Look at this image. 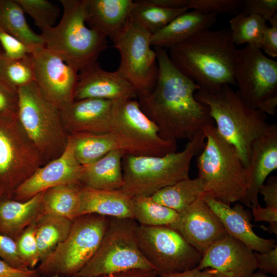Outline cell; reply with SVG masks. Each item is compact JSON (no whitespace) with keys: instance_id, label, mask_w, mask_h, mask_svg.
I'll return each mask as SVG.
<instances>
[{"instance_id":"cell-1","label":"cell","mask_w":277,"mask_h":277,"mask_svg":"<svg viewBox=\"0 0 277 277\" xmlns=\"http://www.w3.org/2000/svg\"><path fill=\"white\" fill-rule=\"evenodd\" d=\"M154 50L157 80L152 90L137 95L140 108L156 125L162 138L191 141L214 122L208 107L194 96L200 88L176 68L166 49Z\"/></svg>"},{"instance_id":"cell-2","label":"cell","mask_w":277,"mask_h":277,"mask_svg":"<svg viewBox=\"0 0 277 277\" xmlns=\"http://www.w3.org/2000/svg\"><path fill=\"white\" fill-rule=\"evenodd\" d=\"M230 31H202L168 48L176 68L202 90L213 93L225 85L236 86L233 71L238 49Z\"/></svg>"},{"instance_id":"cell-3","label":"cell","mask_w":277,"mask_h":277,"mask_svg":"<svg viewBox=\"0 0 277 277\" xmlns=\"http://www.w3.org/2000/svg\"><path fill=\"white\" fill-rule=\"evenodd\" d=\"M194 96L208 107L217 132L235 148L247 167L253 142L270 128L267 114L249 106L228 85L213 93L198 90Z\"/></svg>"},{"instance_id":"cell-4","label":"cell","mask_w":277,"mask_h":277,"mask_svg":"<svg viewBox=\"0 0 277 277\" xmlns=\"http://www.w3.org/2000/svg\"><path fill=\"white\" fill-rule=\"evenodd\" d=\"M203 131L205 144L196 162L198 177L205 185L204 195L228 205L241 203L248 185L247 167L215 125L207 126Z\"/></svg>"},{"instance_id":"cell-5","label":"cell","mask_w":277,"mask_h":277,"mask_svg":"<svg viewBox=\"0 0 277 277\" xmlns=\"http://www.w3.org/2000/svg\"><path fill=\"white\" fill-rule=\"evenodd\" d=\"M63 13L55 26L41 31L44 45L82 72L97 62L107 48V37L86 23V0H61Z\"/></svg>"},{"instance_id":"cell-6","label":"cell","mask_w":277,"mask_h":277,"mask_svg":"<svg viewBox=\"0 0 277 277\" xmlns=\"http://www.w3.org/2000/svg\"><path fill=\"white\" fill-rule=\"evenodd\" d=\"M205 136L202 131L184 149L162 156H134L122 159L124 185L120 189L131 196H151L160 190L189 178L191 162L203 149Z\"/></svg>"},{"instance_id":"cell-7","label":"cell","mask_w":277,"mask_h":277,"mask_svg":"<svg viewBox=\"0 0 277 277\" xmlns=\"http://www.w3.org/2000/svg\"><path fill=\"white\" fill-rule=\"evenodd\" d=\"M17 93L18 120L46 164L61 156L68 144L60 109L43 96L35 82Z\"/></svg>"},{"instance_id":"cell-8","label":"cell","mask_w":277,"mask_h":277,"mask_svg":"<svg viewBox=\"0 0 277 277\" xmlns=\"http://www.w3.org/2000/svg\"><path fill=\"white\" fill-rule=\"evenodd\" d=\"M138 225L132 219L109 217L97 251L77 275L97 277L131 270L155 271L138 247Z\"/></svg>"},{"instance_id":"cell-9","label":"cell","mask_w":277,"mask_h":277,"mask_svg":"<svg viewBox=\"0 0 277 277\" xmlns=\"http://www.w3.org/2000/svg\"><path fill=\"white\" fill-rule=\"evenodd\" d=\"M109 221V217L96 214L81 215L74 220L66 238L39 263L38 274L77 275L97 251Z\"/></svg>"},{"instance_id":"cell-10","label":"cell","mask_w":277,"mask_h":277,"mask_svg":"<svg viewBox=\"0 0 277 277\" xmlns=\"http://www.w3.org/2000/svg\"><path fill=\"white\" fill-rule=\"evenodd\" d=\"M110 133L124 154L162 156L177 151V141L162 138L156 125L134 99L113 101Z\"/></svg>"},{"instance_id":"cell-11","label":"cell","mask_w":277,"mask_h":277,"mask_svg":"<svg viewBox=\"0 0 277 277\" xmlns=\"http://www.w3.org/2000/svg\"><path fill=\"white\" fill-rule=\"evenodd\" d=\"M233 76L242 98L251 107L274 115L277 106V62L258 48L238 49Z\"/></svg>"},{"instance_id":"cell-12","label":"cell","mask_w":277,"mask_h":277,"mask_svg":"<svg viewBox=\"0 0 277 277\" xmlns=\"http://www.w3.org/2000/svg\"><path fill=\"white\" fill-rule=\"evenodd\" d=\"M45 164L18 118L0 117V199H12L16 188Z\"/></svg>"},{"instance_id":"cell-13","label":"cell","mask_w":277,"mask_h":277,"mask_svg":"<svg viewBox=\"0 0 277 277\" xmlns=\"http://www.w3.org/2000/svg\"><path fill=\"white\" fill-rule=\"evenodd\" d=\"M151 36L129 18L112 40L120 55L117 71L134 87L137 95L152 90L157 80V56L151 47Z\"/></svg>"},{"instance_id":"cell-14","label":"cell","mask_w":277,"mask_h":277,"mask_svg":"<svg viewBox=\"0 0 277 277\" xmlns=\"http://www.w3.org/2000/svg\"><path fill=\"white\" fill-rule=\"evenodd\" d=\"M136 239L141 251L158 276L196 268L202 255L169 226L138 225Z\"/></svg>"},{"instance_id":"cell-15","label":"cell","mask_w":277,"mask_h":277,"mask_svg":"<svg viewBox=\"0 0 277 277\" xmlns=\"http://www.w3.org/2000/svg\"><path fill=\"white\" fill-rule=\"evenodd\" d=\"M35 83L43 96L60 109L74 101L78 72L44 45L29 47Z\"/></svg>"},{"instance_id":"cell-16","label":"cell","mask_w":277,"mask_h":277,"mask_svg":"<svg viewBox=\"0 0 277 277\" xmlns=\"http://www.w3.org/2000/svg\"><path fill=\"white\" fill-rule=\"evenodd\" d=\"M208 268L214 277H252L257 265L253 251L227 234L208 248L196 267Z\"/></svg>"},{"instance_id":"cell-17","label":"cell","mask_w":277,"mask_h":277,"mask_svg":"<svg viewBox=\"0 0 277 277\" xmlns=\"http://www.w3.org/2000/svg\"><path fill=\"white\" fill-rule=\"evenodd\" d=\"M82 166L74 153L69 138L63 154L38 168L14 191L12 199L25 201L51 187L79 183Z\"/></svg>"},{"instance_id":"cell-18","label":"cell","mask_w":277,"mask_h":277,"mask_svg":"<svg viewBox=\"0 0 277 277\" xmlns=\"http://www.w3.org/2000/svg\"><path fill=\"white\" fill-rule=\"evenodd\" d=\"M170 227L202 255L228 234L220 219L202 198L179 213L177 221Z\"/></svg>"},{"instance_id":"cell-19","label":"cell","mask_w":277,"mask_h":277,"mask_svg":"<svg viewBox=\"0 0 277 277\" xmlns=\"http://www.w3.org/2000/svg\"><path fill=\"white\" fill-rule=\"evenodd\" d=\"M113 101L86 98L73 101L60 109L64 128L69 135L110 133Z\"/></svg>"},{"instance_id":"cell-20","label":"cell","mask_w":277,"mask_h":277,"mask_svg":"<svg viewBox=\"0 0 277 277\" xmlns=\"http://www.w3.org/2000/svg\"><path fill=\"white\" fill-rule=\"evenodd\" d=\"M136 97L135 89L117 70H105L97 62L79 73L73 100L97 98L114 101Z\"/></svg>"},{"instance_id":"cell-21","label":"cell","mask_w":277,"mask_h":277,"mask_svg":"<svg viewBox=\"0 0 277 277\" xmlns=\"http://www.w3.org/2000/svg\"><path fill=\"white\" fill-rule=\"evenodd\" d=\"M277 168V125L252 143L247 167L248 185L242 203L249 207L259 204V191L268 176Z\"/></svg>"},{"instance_id":"cell-22","label":"cell","mask_w":277,"mask_h":277,"mask_svg":"<svg viewBox=\"0 0 277 277\" xmlns=\"http://www.w3.org/2000/svg\"><path fill=\"white\" fill-rule=\"evenodd\" d=\"M202 199L220 219L227 234L253 251L265 253L276 246L275 240L264 239L256 234L251 223V215L243 205L237 203L231 207L230 205L206 195Z\"/></svg>"},{"instance_id":"cell-23","label":"cell","mask_w":277,"mask_h":277,"mask_svg":"<svg viewBox=\"0 0 277 277\" xmlns=\"http://www.w3.org/2000/svg\"><path fill=\"white\" fill-rule=\"evenodd\" d=\"M132 0H86V23L112 40L129 18Z\"/></svg>"},{"instance_id":"cell-24","label":"cell","mask_w":277,"mask_h":277,"mask_svg":"<svg viewBox=\"0 0 277 277\" xmlns=\"http://www.w3.org/2000/svg\"><path fill=\"white\" fill-rule=\"evenodd\" d=\"M217 15L216 13H202L193 10L187 11L151 34V45L166 49L181 43L196 33L210 29L217 22Z\"/></svg>"},{"instance_id":"cell-25","label":"cell","mask_w":277,"mask_h":277,"mask_svg":"<svg viewBox=\"0 0 277 277\" xmlns=\"http://www.w3.org/2000/svg\"><path fill=\"white\" fill-rule=\"evenodd\" d=\"M79 216L96 214L108 217L132 219V196L120 190H103L81 187Z\"/></svg>"},{"instance_id":"cell-26","label":"cell","mask_w":277,"mask_h":277,"mask_svg":"<svg viewBox=\"0 0 277 277\" xmlns=\"http://www.w3.org/2000/svg\"><path fill=\"white\" fill-rule=\"evenodd\" d=\"M124 154L122 151L115 149L91 164L82 166L79 179L80 185L97 190H120L124 185L122 170Z\"/></svg>"},{"instance_id":"cell-27","label":"cell","mask_w":277,"mask_h":277,"mask_svg":"<svg viewBox=\"0 0 277 277\" xmlns=\"http://www.w3.org/2000/svg\"><path fill=\"white\" fill-rule=\"evenodd\" d=\"M43 192L25 201L0 199V233L16 240L42 213Z\"/></svg>"},{"instance_id":"cell-28","label":"cell","mask_w":277,"mask_h":277,"mask_svg":"<svg viewBox=\"0 0 277 277\" xmlns=\"http://www.w3.org/2000/svg\"><path fill=\"white\" fill-rule=\"evenodd\" d=\"M205 193V185L201 178H188L167 186L151 196L157 203L179 213H181Z\"/></svg>"},{"instance_id":"cell-29","label":"cell","mask_w":277,"mask_h":277,"mask_svg":"<svg viewBox=\"0 0 277 277\" xmlns=\"http://www.w3.org/2000/svg\"><path fill=\"white\" fill-rule=\"evenodd\" d=\"M82 186L78 184L60 185L43 191L42 213L60 216L71 221L79 216Z\"/></svg>"},{"instance_id":"cell-30","label":"cell","mask_w":277,"mask_h":277,"mask_svg":"<svg viewBox=\"0 0 277 277\" xmlns=\"http://www.w3.org/2000/svg\"><path fill=\"white\" fill-rule=\"evenodd\" d=\"M72 221L50 213H42L39 216L36 221V238L40 262L66 238Z\"/></svg>"},{"instance_id":"cell-31","label":"cell","mask_w":277,"mask_h":277,"mask_svg":"<svg viewBox=\"0 0 277 277\" xmlns=\"http://www.w3.org/2000/svg\"><path fill=\"white\" fill-rule=\"evenodd\" d=\"M189 9H170L158 6L150 0L134 1L129 18L153 34Z\"/></svg>"},{"instance_id":"cell-32","label":"cell","mask_w":277,"mask_h":277,"mask_svg":"<svg viewBox=\"0 0 277 277\" xmlns=\"http://www.w3.org/2000/svg\"><path fill=\"white\" fill-rule=\"evenodd\" d=\"M15 0H0V26L28 47L44 45L40 34L30 27Z\"/></svg>"},{"instance_id":"cell-33","label":"cell","mask_w":277,"mask_h":277,"mask_svg":"<svg viewBox=\"0 0 277 277\" xmlns=\"http://www.w3.org/2000/svg\"><path fill=\"white\" fill-rule=\"evenodd\" d=\"M75 157L81 166L91 164L112 150L118 149L110 133H78L69 135Z\"/></svg>"},{"instance_id":"cell-34","label":"cell","mask_w":277,"mask_h":277,"mask_svg":"<svg viewBox=\"0 0 277 277\" xmlns=\"http://www.w3.org/2000/svg\"><path fill=\"white\" fill-rule=\"evenodd\" d=\"M133 219L138 225L147 226H171L179 213L154 201L151 196H132Z\"/></svg>"},{"instance_id":"cell-35","label":"cell","mask_w":277,"mask_h":277,"mask_svg":"<svg viewBox=\"0 0 277 277\" xmlns=\"http://www.w3.org/2000/svg\"><path fill=\"white\" fill-rule=\"evenodd\" d=\"M229 25L231 38L235 45L246 44L260 49L263 33L268 26L264 18L241 11L230 19Z\"/></svg>"},{"instance_id":"cell-36","label":"cell","mask_w":277,"mask_h":277,"mask_svg":"<svg viewBox=\"0 0 277 277\" xmlns=\"http://www.w3.org/2000/svg\"><path fill=\"white\" fill-rule=\"evenodd\" d=\"M35 81V71L30 54L16 59L0 55V82L17 91Z\"/></svg>"},{"instance_id":"cell-37","label":"cell","mask_w":277,"mask_h":277,"mask_svg":"<svg viewBox=\"0 0 277 277\" xmlns=\"http://www.w3.org/2000/svg\"><path fill=\"white\" fill-rule=\"evenodd\" d=\"M41 31L53 27L60 14L58 7L47 0H15Z\"/></svg>"},{"instance_id":"cell-38","label":"cell","mask_w":277,"mask_h":277,"mask_svg":"<svg viewBox=\"0 0 277 277\" xmlns=\"http://www.w3.org/2000/svg\"><path fill=\"white\" fill-rule=\"evenodd\" d=\"M36 221L28 226L15 240L19 256L31 269L40 262L36 238Z\"/></svg>"},{"instance_id":"cell-39","label":"cell","mask_w":277,"mask_h":277,"mask_svg":"<svg viewBox=\"0 0 277 277\" xmlns=\"http://www.w3.org/2000/svg\"><path fill=\"white\" fill-rule=\"evenodd\" d=\"M244 0H189L187 7L202 13H229L241 12Z\"/></svg>"},{"instance_id":"cell-40","label":"cell","mask_w":277,"mask_h":277,"mask_svg":"<svg viewBox=\"0 0 277 277\" xmlns=\"http://www.w3.org/2000/svg\"><path fill=\"white\" fill-rule=\"evenodd\" d=\"M17 91L0 82V117L18 119Z\"/></svg>"},{"instance_id":"cell-41","label":"cell","mask_w":277,"mask_h":277,"mask_svg":"<svg viewBox=\"0 0 277 277\" xmlns=\"http://www.w3.org/2000/svg\"><path fill=\"white\" fill-rule=\"evenodd\" d=\"M0 259L14 268L24 270L31 269L19 256L15 241L1 233Z\"/></svg>"},{"instance_id":"cell-42","label":"cell","mask_w":277,"mask_h":277,"mask_svg":"<svg viewBox=\"0 0 277 277\" xmlns=\"http://www.w3.org/2000/svg\"><path fill=\"white\" fill-rule=\"evenodd\" d=\"M241 12L246 15H259L267 22L277 13V1L244 0Z\"/></svg>"},{"instance_id":"cell-43","label":"cell","mask_w":277,"mask_h":277,"mask_svg":"<svg viewBox=\"0 0 277 277\" xmlns=\"http://www.w3.org/2000/svg\"><path fill=\"white\" fill-rule=\"evenodd\" d=\"M0 43L4 49V54L8 58H19L30 53L28 46L7 32L1 26Z\"/></svg>"},{"instance_id":"cell-44","label":"cell","mask_w":277,"mask_h":277,"mask_svg":"<svg viewBox=\"0 0 277 277\" xmlns=\"http://www.w3.org/2000/svg\"><path fill=\"white\" fill-rule=\"evenodd\" d=\"M268 22L270 26H268L263 33L260 49L275 58L277 57V13Z\"/></svg>"},{"instance_id":"cell-45","label":"cell","mask_w":277,"mask_h":277,"mask_svg":"<svg viewBox=\"0 0 277 277\" xmlns=\"http://www.w3.org/2000/svg\"><path fill=\"white\" fill-rule=\"evenodd\" d=\"M257 269L264 273H271L277 275V246L265 253L254 251Z\"/></svg>"},{"instance_id":"cell-46","label":"cell","mask_w":277,"mask_h":277,"mask_svg":"<svg viewBox=\"0 0 277 277\" xmlns=\"http://www.w3.org/2000/svg\"><path fill=\"white\" fill-rule=\"evenodd\" d=\"M252 214L255 222H267L269 226L267 228L270 232L277 233V208L262 207L260 204L252 207Z\"/></svg>"},{"instance_id":"cell-47","label":"cell","mask_w":277,"mask_h":277,"mask_svg":"<svg viewBox=\"0 0 277 277\" xmlns=\"http://www.w3.org/2000/svg\"><path fill=\"white\" fill-rule=\"evenodd\" d=\"M259 193L263 195L266 207L277 208V176L269 177L260 187Z\"/></svg>"},{"instance_id":"cell-48","label":"cell","mask_w":277,"mask_h":277,"mask_svg":"<svg viewBox=\"0 0 277 277\" xmlns=\"http://www.w3.org/2000/svg\"><path fill=\"white\" fill-rule=\"evenodd\" d=\"M36 270L14 268L0 259V277H38Z\"/></svg>"},{"instance_id":"cell-49","label":"cell","mask_w":277,"mask_h":277,"mask_svg":"<svg viewBox=\"0 0 277 277\" xmlns=\"http://www.w3.org/2000/svg\"><path fill=\"white\" fill-rule=\"evenodd\" d=\"M157 277H214L209 268L201 270L195 268L189 270L165 274Z\"/></svg>"},{"instance_id":"cell-50","label":"cell","mask_w":277,"mask_h":277,"mask_svg":"<svg viewBox=\"0 0 277 277\" xmlns=\"http://www.w3.org/2000/svg\"><path fill=\"white\" fill-rule=\"evenodd\" d=\"M155 270H131L97 277H157Z\"/></svg>"},{"instance_id":"cell-51","label":"cell","mask_w":277,"mask_h":277,"mask_svg":"<svg viewBox=\"0 0 277 277\" xmlns=\"http://www.w3.org/2000/svg\"><path fill=\"white\" fill-rule=\"evenodd\" d=\"M152 3L165 8L182 9L188 8L189 0H150Z\"/></svg>"},{"instance_id":"cell-52","label":"cell","mask_w":277,"mask_h":277,"mask_svg":"<svg viewBox=\"0 0 277 277\" xmlns=\"http://www.w3.org/2000/svg\"><path fill=\"white\" fill-rule=\"evenodd\" d=\"M252 277H268L265 273L261 271L254 272Z\"/></svg>"},{"instance_id":"cell-53","label":"cell","mask_w":277,"mask_h":277,"mask_svg":"<svg viewBox=\"0 0 277 277\" xmlns=\"http://www.w3.org/2000/svg\"><path fill=\"white\" fill-rule=\"evenodd\" d=\"M39 277H80L79 276L76 275L73 276H58V275H51V276H41Z\"/></svg>"},{"instance_id":"cell-54","label":"cell","mask_w":277,"mask_h":277,"mask_svg":"<svg viewBox=\"0 0 277 277\" xmlns=\"http://www.w3.org/2000/svg\"><path fill=\"white\" fill-rule=\"evenodd\" d=\"M0 55H1V52H0Z\"/></svg>"}]
</instances>
